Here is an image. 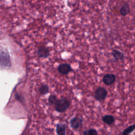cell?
<instances>
[{
	"instance_id": "1",
	"label": "cell",
	"mask_w": 135,
	"mask_h": 135,
	"mask_svg": "<svg viewBox=\"0 0 135 135\" xmlns=\"http://www.w3.org/2000/svg\"><path fill=\"white\" fill-rule=\"evenodd\" d=\"M11 65L9 54L5 49L0 50V68L7 69Z\"/></svg>"
},
{
	"instance_id": "2",
	"label": "cell",
	"mask_w": 135,
	"mask_h": 135,
	"mask_svg": "<svg viewBox=\"0 0 135 135\" xmlns=\"http://www.w3.org/2000/svg\"><path fill=\"white\" fill-rule=\"evenodd\" d=\"M70 105V101L68 98L62 97L59 99L56 103L54 104L55 109L57 112H63Z\"/></svg>"
},
{
	"instance_id": "3",
	"label": "cell",
	"mask_w": 135,
	"mask_h": 135,
	"mask_svg": "<svg viewBox=\"0 0 135 135\" xmlns=\"http://www.w3.org/2000/svg\"><path fill=\"white\" fill-rule=\"evenodd\" d=\"M108 94L107 90L102 86H98L94 91V98L97 101H102L104 100Z\"/></svg>"
},
{
	"instance_id": "4",
	"label": "cell",
	"mask_w": 135,
	"mask_h": 135,
	"mask_svg": "<svg viewBox=\"0 0 135 135\" xmlns=\"http://www.w3.org/2000/svg\"><path fill=\"white\" fill-rule=\"evenodd\" d=\"M57 71L60 74L63 75H68L73 71L71 65L68 63H62L59 64L57 67Z\"/></svg>"
},
{
	"instance_id": "5",
	"label": "cell",
	"mask_w": 135,
	"mask_h": 135,
	"mask_svg": "<svg viewBox=\"0 0 135 135\" xmlns=\"http://www.w3.org/2000/svg\"><path fill=\"white\" fill-rule=\"evenodd\" d=\"M83 119L74 117L71 118L70 120V125L71 128L73 130H77L81 127L83 123Z\"/></svg>"
},
{
	"instance_id": "6",
	"label": "cell",
	"mask_w": 135,
	"mask_h": 135,
	"mask_svg": "<svg viewBox=\"0 0 135 135\" xmlns=\"http://www.w3.org/2000/svg\"><path fill=\"white\" fill-rule=\"evenodd\" d=\"M116 79L115 75L112 73H108L105 74L102 79L103 82L107 85H111L113 84Z\"/></svg>"
},
{
	"instance_id": "7",
	"label": "cell",
	"mask_w": 135,
	"mask_h": 135,
	"mask_svg": "<svg viewBox=\"0 0 135 135\" xmlns=\"http://www.w3.org/2000/svg\"><path fill=\"white\" fill-rule=\"evenodd\" d=\"M111 54L114 58L115 61H123L125 56L124 54L120 51L116 49H114L112 50L111 52Z\"/></svg>"
},
{
	"instance_id": "8",
	"label": "cell",
	"mask_w": 135,
	"mask_h": 135,
	"mask_svg": "<svg viewBox=\"0 0 135 135\" xmlns=\"http://www.w3.org/2000/svg\"><path fill=\"white\" fill-rule=\"evenodd\" d=\"M37 55L40 57L46 58L50 55V50L47 47L40 46L37 50Z\"/></svg>"
},
{
	"instance_id": "9",
	"label": "cell",
	"mask_w": 135,
	"mask_h": 135,
	"mask_svg": "<svg viewBox=\"0 0 135 135\" xmlns=\"http://www.w3.org/2000/svg\"><path fill=\"white\" fill-rule=\"evenodd\" d=\"M66 125L64 123H59L56 126V133L57 135H65Z\"/></svg>"
},
{
	"instance_id": "10",
	"label": "cell",
	"mask_w": 135,
	"mask_h": 135,
	"mask_svg": "<svg viewBox=\"0 0 135 135\" xmlns=\"http://www.w3.org/2000/svg\"><path fill=\"white\" fill-rule=\"evenodd\" d=\"M130 12V5L129 4L126 2L124 3L123 5L121 7L119 12L121 15L122 16H126L127 14H128Z\"/></svg>"
},
{
	"instance_id": "11",
	"label": "cell",
	"mask_w": 135,
	"mask_h": 135,
	"mask_svg": "<svg viewBox=\"0 0 135 135\" xmlns=\"http://www.w3.org/2000/svg\"><path fill=\"white\" fill-rule=\"evenodd\" d=\"M102 121L108 125H111L114 122L115 118L112 115L106 114L102 117Z\"/></svg>"
},
{
	"instance_id": "12",
	"label": "cell",
	"mask_w": 135,
	"mask_h": 135,
	"mask_svg": "<svg viewBox=\"0 0 135 135\" xmlns=\"http://www.w3.org/2000/svg\"><path fill=\"white\" fill-rule=\"evenodd\" d=\"M135 130V124L129 126L126 129L123 130L122 132V135H129L133 131Z\"/></svg>"
},
{
	"instance_id": "13",
	"label": "cell",
	"mask_w": 135,
	"mask_h": 135,
	"mask_svg": "<svg viewBox=\"0 0 135 135\" xmlns=\"http://www.w3.org/2000/svg\"><path fill=\"white\" fill-rule=\"evenodd\" d=\"M83 135H98V131L95 129L90 128L84 131Z\"/></svg>"
},
{
	"instance_id": "14",
	"label": "cell",
	"mask_w": 135,
	"mask_h": 135,
	"mask_svg": "<svg viewBox=\"0 0 135 135\" xmlns=\"http://www.w3.org/2000/svg\"><path fill=\"white\" fill-rule=\"evenodd\" d=\"M39 92L42 95H45L49 92V88L46 84H43L40 88Z\"/></svg>"
},
{
	"instance_id": "15",
	"label": "cell",
	"mask_w": 135,
	"mask_h": 135,
	"mask_svg": "<svg viewBox=\"0 0 135 135\" xmlns=\"http://www.w3.org/2000/svg\"><path fill=\"white\" fill-rule=\"evenodd\" d=\"M58 98L55 94H51L50 95L48 99V101L51 104H55L58 100Z\"/></svg>"
}]
</instances>
